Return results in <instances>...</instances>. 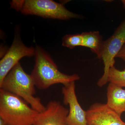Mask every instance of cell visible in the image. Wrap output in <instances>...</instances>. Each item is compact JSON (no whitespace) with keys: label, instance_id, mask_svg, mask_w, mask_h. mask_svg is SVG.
<instances>
[{"label":"cell","instance_id":"obj_8","mask_svg":"<svg viewBox=\"0 0 125 125\" xmlns=\"http://www.w3.org/2000/svg\"><path fill=\"white\" fill-rule=\"evenodd\" d=\"M88 125H125L120 116L109 108L107 105L95 103L86 111Z\"/></svg>","mask_w":125,"mask_h":125},{"label":"cell","instance_id":"obj_13","mask_svg":"<svg viewBox=\"0 0 125 125\" xmlns=\"http://www.w3.org/2000/svg\"><path fill=\"white\" fill-rule=\"evenodd\" d=\"M83 40L81 34H66L62 38V46L72 49L76 47L82 46Z\"/></svg>","mask_w":125,"mask_h":125},{"label":"cell","instance_id":"obj_16","mask_svg":"<svg viewBox=\"0 0 125 125\" xmlns=\"http://www.w3.org/2000/svg\"><path fill=\"white\" fill-rule=\"evenodd\" d=\"M122 2H123V5H124V7L125 8V1H122Z\"/></svg>","mask_w":125,"mask_h":125},{"label":"cell","instance_id":"obj_3","mask_svg":"<svg viewBox=\"0 0 125 125\" xmlns=\"http://www.w3.org/2000/svg\"><path fill=\"white\" fill-rule=\"evenodd\" d=\"M22 99L0 89V117L7 125H33L39 112Z\"/></svg>","mask_w":125,"mask_h":125},{"label":"cell","instance_id":"obj_4","mask_svg":"<svg viewBox=\"0 0 125 125\" xmlns=\"http://www.w3.org/2000/svg\"><path fill=\"white\" fill-rule=\"evenodd\" d=\"M20 11L25 15L62 20L82 19L83 17L68 10L62 4L52 0H26Z\"/></svg>","mask_w":125,"mask_h":125},{"label":"cell","instance_id":"obj_7","mask_svg":"<svg viewBox=\"0 0 125 125\" xmlns=\"http://www.w3.org/2000/svg\"><path fill=\"white\" fill-rule=\"evenodd\" d=\"M75 82L63 85L62 88L63 103L69 107L66 118L67 125H88L86 111L82 108L77 99L75 90Z\"/></svg>","mask_w":125,"mask_h":125},{"label":"cell","instance_id":"obj_9","mask_svg":"<svg viewBox=\"0 0 125 125\" xmlns=\"http://www.w3.org/2000/svg\"><path fill=\"white\" fill-rule=\"evenodd\" d=\"M69 112V110L60 102L50 101L45 110L39 113L33 125H67L66 118Z\"/></svg>","mask_w":125,"mask_h":125},{"label":"cell","instance_id":"obj_15","mask_svg":"<svg viewBox=\"0 0 125 125\" xmlns=\"http://www.w3.org/2000/svg\"><path fill=\"white\" fill-rule=\"evenodd\" d=\"M116 58H120L125 62V43L120 51L117 55Z\"/></svg>","mask_w":125,"mask_h":125},{"label":"cell","instance_id":"obj_11","mask_svg":"<svg viewBox=\"0 0 125 125\" xmlns=\"http://www.w3.org/2000/svg\"><path fill=\"white\" fill-rule=\"evenodd\" d=\"M81 34L83 40L82 46L90 48L97 55L98 58L101 59L104 41L99 31L83 32Z\"/></svg>","mask_w":125,"mask_h":125},{"label":"cell","instance_id":"obj_12","mask_svg":"<svg viewBox=\"0 0 125 125\" xmlns=\"http://www.w3.org/2000/svg\"><path fill=\"white\" fill-rule=\"evenodd\" d=\"M108 81L119 87L125 88V69L120 70L114 66L110 67L108 72Z\"/></svg>","mask_w":125,"mask_h":125},{"label":"cell","instance_id":"obj_2","mask_svg":"<svg viewBox=\"0 0 125 125\" xmlns=\"http://www.w3.org/2000/svg\"><path fill=\"white\" fill-rule=\"evenodd\" d=\"M35 83L31 75L25 72L20 62L15 66L0 84V89L22 99L34 109L41 113L46 109L40 98L34 97Z\"/></svg>","mask_w":125,"mask_h":125},{"label":"cell","instance_id":"obj_17","mask_svg":"<svg viewBox=\"0 0 125 125\" xmlns=\"http://www.w3.org/2000/svg\"></svg>","mask_w":125,"mask_h":125},{"label":"cell","instance_id":"obj_10","mask_svg":"<svg viewBox=\"0 0 125 125\" xmlns=\"http://www.w3.org/2000/svg\"><path fill=\"white\" fill-rule=\"evenodd\" d=\"M106 104L112 110L120 116L125 112V90L109 83L107 91Z\"/></svg>","mask_w":125,"mask_h":125},{"label":"cell","instance_id":"obj_1","mask_svg":"<svg viewBox=\"0 0 125 125\" xmlns=\"http://www.w3.org/2000/svg\"><path fill=\"white\" fill-rule=\"evenodd\" d=\"M35 64L31 74L35 86L39 89L45 90L56 84L63 85L79 80L77 74L63 73L50 55L41 47L35 48Z\"/></svg>","mask_w":125,"mask_h":125},{"label":"cell","instance_id":"obj_5","mask_svg":"<svg viewBox=\"0 0 125 125\" xmlns=\"http://www.w3.org/2000/svg\"><path fill=\"white\" fill-rule=\"evenodd\" d=\"M125 43V19L110 37L104 42L102 58L104 65V73L97 84L100 87L106 84L108 72L114 66L115 58Z\"/></svg>","mask_w":125,"mask_h":125},{"label":"cell","instance_id":"obj_6","mask_svg":"<svg viewBox=\"0 0 125 125\" xmlns=\"http://www.w3.org/2000/svg\"><path fill=\"white\" fill-rule=\"evenodd\" d=\"M35 48L28 47L21 40L19 32L16 34L12 45L0 61V84L21 58L35 55Z\"/></svg>","mask_w":125,"mask_h":125},{"label":"cell","instance_id":"obj_14","mask_svg":"<svg viewBox=\"0 0 125 125\" xmlns=\"http://www.w3.org/2000/svg\"><path fill=\"white\" fill-rule=\"evenodd\" d=\"M25 0H13L10 2L11 7L16 10L21 11L24 4Z\"/></svg>","mask_w":125,"mask_h":125}]
</instances>
